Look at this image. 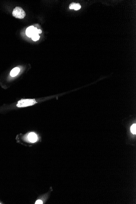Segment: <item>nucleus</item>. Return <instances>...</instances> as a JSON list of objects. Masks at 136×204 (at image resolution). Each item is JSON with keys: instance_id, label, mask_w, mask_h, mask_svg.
<instances>
[{"instance_id": "nucleus-8", "label": "nucleus", "mask_w": 136, "mask_h": 204, "mask_svg": "<svg viewBox=\"0 0 136 204\" xmlns=\"http://www.w3.org/2000/svg\"><path fill=\"white\" fill-rule=\"evenodd\" d=\"M81 8V6L80 5L79 3H76L75 5L74 9L76 10H78L80 9Z\"/></svg>"}, {"instance_id": "nucleus-3", "label": "nucleus", "mask_w": 136, "mask_h": 204, "mask_svg": "<svg viewBox=\"0 0 136 204\" xmlns=\"http://www.w3.org/2000/svg\"><path fill=\"white\" fill-rule=\"evenodd\" d=\"M26 34L27 36L32 38L34 34H38V29L36 28L34 26H31L28 27V28L26 29Z\"/></svg>"}, {"instance_id": "nucleus-6", "label": "nucleus", "mask_w": 136, "mask_h": 204, "mask_svg": "<svg viewBox=\"0 0 136 204\" xmlns=\"http://www.w3.org/2000/svg\"><path fill=\"white\" fill-rule=\"evenodd\" d=\"M131 132L134 135H136V124H134L132 125V126H131V128H130Z\"/></svg>"}, {"instance_id": "nucleus-2", "label": "nucleus", "mask_w": 136, "mask_h": 204, "mask_svg": "<svg viewBox=\"0 0 136 204\" xmlns=\"http://www.w3.org/2000/svg\"><path fill=\"white\" fill-rule=\"evenodd\" d=\"M12 15L17 18L23 19L26 16V14L21 8L17 7L13 10Z\"/></svg>"}, {"instance_id": "nucleus-10", "label": "nucleus", "mask_w": 136, "mask_h": 204, "mask_svg": "<svg viewBox=\"0 0 136 204\" xmlns=\"http://www.w3.org/2000/svg\"><path fill=\"white\" fill-rule=\"evenodd\" d=\"M35 204H43V202L41 200H38L35 202Z\"/></svg>"}, {"instance_id": "nucleus-7", "label": "nucleus", "mask_w": 136, "mask_h": 204, "mask_svg": "<svg viewBox=\"0 0 136 204\" xmlns=\"http://www.w3.org/2000/svg\"><path fill=\"white\" fill-rule=\"evenodd\" d=\"M40 37L39 36V34H34V35L32 37V40H34V41H36L39 40Z\"/></svg>"}, {"instance_id": "nucleus-1", "label": "nucleus", "mask_w": 136, "mask_h": 204, "mask_svg": "<svg viewBox=\"0 0 136 204\" xmlns=\"http://www.w3.org/2000/svg\"><path fill=\"white\" fill-rule=\"evenodd\" d=\"M37 103L35 99H22L18 102L17 106L19 108L28 107Z\"/></svg>"}, {"instance_id": "nucleus-4", "label": "nucleus", "mask_w": 136, "mask_h": 204, "mask_svg": "<svg viewBox=\"0 0 136 204\" xmlns=\"http://www.w3.org/2000/svg\"><path fill=\"white\" fill-rule=\"evenodd\" d=\"M28 140L31 142L34 143L36 142L38 139L37 136L34 132H31L28 135Z\"/></svg>"}, {"instance_id": "nucleus-5", "label": "nucleus", "mask_w": 136, "mask_h": 204, "mask_svg": "<svg viewBox=\"0 0 136 204\" xmlns=\"http://www.w3.org/2000/svg\"><path fill=\"white\" fill-rule=\"evenodd\" d=\"M20 71V69L18 67H15L13 68L10 72V76L11 77H15L18 74Z\"/></svg>"}, {"instance_id": "nucleus-9", "label": "nucleus", "mask_w": 136, "mask_h": 204, "mask_svg": "<svg viewBox=\"0 0 136 204\" xmlns=\"http://www.w3.org/2000/svg\"><path fill=\"white\" fill-rule=\"evenodd\" d=\"M75 4H76V3H71L69 5L70 9H74Z\"/></svg>"}, {"instance_id": "nucleus-11", "label": "nucleus", "mask_w": 136, "mask_h": 204, "mask_svg": "<svg viewBox=\"0 0 136 204\" xmlns=\"http://www.w3.org/2000/svg\"><path fill=\"white\" fill-rule=\"evenodd\" d=\"M41 33H42V31L40 29H38V34H40Z\"/></svg>"}]
</instances>
